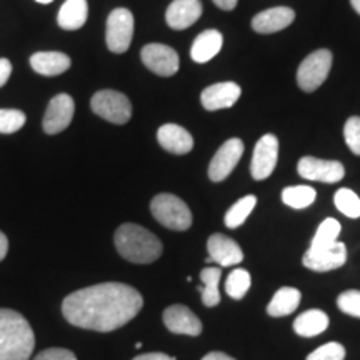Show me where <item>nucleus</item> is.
<instances>
[{"label": "nucleus", "mask_w": 360, "mask_h": 360, "mask_svg": "<svg viewBox=\"0 0 360 360\" xmlns=\"http://www.w3.org/2000/svg\"><path fill=\"white\" fill-rule=\"evenodd\" d=\"M141 292L127 283L105 282L72 292L62 302V314L72 326L96 332L124 327L141 312Z\"/></svg>", "instance_id": "1"}, {"label": "nucleus", "mask_w": 360, "mask_h": 360, "mask_svg": "<svg viewBox=\"0 0 360 360\" xmlns=\"http://www.w3.org/2000/svg\"><path fill=\"white\" fill-rule=\"evenodd\" d=\"M34 347V330L24 315L0 309V360H29Z\"/></svg>", "instance_id": "2"}, {"label": "nucleus", "mask_w": 360, "mask_h": 360, "mask_svg": "<svg viewBox=\"0 0 360 360\" xmlns=\"http://www.w3.org/2000/svg\"><path fill=\"white\" fill-rule=\"evenodd\" d=\"M115 249L125 260L134 264H152L162 255V242L146 227L122 224L114 236Z\"/></svg>", "instance_id": "3"}, {"label": "nucleus", "mask_w": 360, "mask_h": 360, "mask_svg": "<svg viewBox=\"0 0 360 360\" xmlns=\"http://www.w3.org/2000/svg\"><path fill=\"white\" fill-rule=\"evenodd\" d=\"M150 212L155 220L170 231L184 232L192 225V212L186 202L172 193H159L150 202Z\"/></svg>", "instance_id": "4"}, {"label": "nucleus", "mask_w": 360, "mask_h": 360, "mask_svg": "<svg viewBox=\"0 0 360 360\" xmlns=\"http://www.w3.org/2000/svg\"><path fill=\"white\" fill-rule=\"evenodd\" d=\"M90 107L94 114L115 125L127 124L132 117V103L129 97L117 90H98L90 98Z\"/></svg>", "instance_id": "5"}, {"label": "nucleus", "mask_w": 360, "mask_h": 360, "mask_svg": "<svg viewBox=\"0 0 360 360\" xmlns=\"http://www.w3.org/2000/svg\"><path fill=\"white\" fill-rule=\"evenodd\" d=\"M332 67V52L321 49L307 56L297 70V84L304 92H314L326 82Z\"/></svg>", "instance_id": "6"}, {"label": "nucleus", "mask_w": 360, "mask_h": 360, "mask_svg": "<svg viewBox=\"0 0 360 360\" xmlns=\"http://www.w3.org/2000/svg\"><path fill=\"white\" fill-rule=\"evenodd\" d=\"M134 13L129 8H114L107 19L105 42L112 53H125L134 39Z\"/></svg>", "instance_id": "7"}, {"label": "nucleus", "mask_w": 360, "mask_h": 360, "mask_svg": "<svg viewBox=\"0 0 360 360\" xmlns=\"http://www.w3.org/2000/svg\"><path fill=\"white\" fill-rule=\"evenodd\" d=\"M141 58L148 70L160 77H172L179 72V53L164 44H148L142 47Z\"/></svg>", "instance_id": "8"}, {"label": "nucleus", "mask_w": 360, "mask_h": 360, "mask_svg": "<svg viewBox=\"0 0 360 360\" xmlns=\"http://www.w3.org/2000/svg\"><path fill=\"white\" fill-rule=\"evenodd\" d=\"M75 102L69 94H57L56 97L49 102L47 110L44 114L42 127L44 132L49 135H57L69 127L72 119H74Z\"/></svg>", "instance_id": "9"}, {"label": "nucleus", "mask_w": 360, "mask_h": 360, "mask_svg": "<svg viewBox=\"0 0 360 360\" xmlns=\"http://www.w3.org/2000/svg\"><path fill=\"white\" fill-rule=\"evenodd\" d=\"M278 159V139L274 134L260 137L254 148L250 162V172L255 180H265L276 170Z\"/></svg>", "instance_id": "10"}, {"label": "nucleus", "mask_w": 360, "mask_h": 360, "mask_svg": "<svg viewBox=\"0 0 360 360\" xmlns=\"http://www.w3.org/2000/svg\"><path fill=\"white\" fill-rule=\"evenodd\" d=\"M242 154H244V142L240 139H229L227 142H224L210 160L209 179L212 182H222L227 179L242 159Z\"/></svg>", "instance_id": "11"}, {"label": "nucleus", "mask_w": 360, "mask_h": 360, "mask_svg": "<svg viewBox=\"0 0 360 360\" xmlns=\"http://www.w3.org/2000/svg\"><path fill=\"white\" fill-rule=\"evenodd\" d=\"M300 177L307 180H317V182L335 184L340 182L345 175V169L337 160H322L315 157H302L297 165Z\"/></svg>", "instance_id": "12"}, {"label": "nucleus", "mask_w": 360, "mask_h": 360, "mask_svg": "<svg viewBox=\"0 0 360 360\" xmlns=\"http://www.w3.org/2000/svg\"><path fill=\"white\" fill-rule=\"evenodd\" d=\"M347 262V247L342 242L323 250H307L304 254L302 264L314 272H328L335 270Z\"/></svg>", "instance_id": "13"}, {"label": "nucleus", "mask_w": 360, "mask_h": 360, "mask_svg": "<svg viewBox=\"0 0 360 360\" xmlns=\"http://www.w3.org/2000/svg\"><path fill=\"white\" fill-rule=\"evenodd\" d=\"M164 323L172 334L180 335H200L202 322L186 305H170L164 310Z\"/></svg>", "instance_id": "14"}, {"label": "nucleus", "mask_w": 360, "mask_h": 360, "mask_svg": "<svg viewBox=\"0 0 360 360\" xmlns=\"http://www.w3.org/2000/svg\"><path fill=\"white\" fill-rule=\"evenodd\" d=\"M242 96L240 85L236 82H219L204 89L200 94V102L205 110L231 109Z\"/></svg>", "instance_id": "15"}, {"label": "nucleus", "mask_w": 360, "mask_h": 360, "mask_svg": "<svg viewBox=\"0 0 360 360\" xmlns=\"http://www.w3.org/2000/svg\"><path fill=\"white\" fill-rule=\"evenodd\" d=\"M207 250H209V257L212 259V262L220 267H231V265H237L244 260V252L240 245L224 233L210 236L207 240Z\"/></svg>", "instance_id": "16"}, {"label": "nucleus", "mask_w": 360, "mask_h": 360, "mask_svg": "<svg viewBox=\"0 0 360 360\" xmlns=\"http://www.w3.org/2000/svg\"><path fill=\"white\" fill-rule=\"evenodd\" d=\"M202 15L200 0H174L165 12V22L170 29L184 30L195 24Z\"/></svg>", "instance_id": "17"}, {"label": "nucleus", "mask_w": 360, "mask_h": 360, "mask_svg": "<svg viewBox=\"0 0 360 360\" xmlns=\"http://www.w3.org/2000/svg\"><path fill=\"white\" fill-rule=\"evenodd\" d=\"M157 141L164 150L174 155H186L193 148V137L177 124H165L157 130Z\"/></svg>", "instance_id": "18"}, {"label": "nucleus", "mask_w": 360, "mask_h": 360, "mask_svg": "<svg viewBox=\"0 0 360 360\" xmlns=\"http://www.w3.org/2000/svg\"><path fill=\"white\" fill-rule=\"evenodd\" d=\"M295 20V12L289 7H274L259 12L252 19V29L259 34H274L287 29Z\"/></svg>", "instance_id": "19"}, {"label": "nucleus", "mask_w": 360, "mask_h": 360, "mask_svg": "<svg viewBox=\"0 0 360 360\" xmlns=\"http://www.w3.org/2000/svg\"><path fill=\"white\" fill-rule=\"evenodd\" d=\"M30 67L45 77H56L70 69L72 60L64 52H35L30 57Z\"/></svg>", "instance_id": "20"}, {"label": "nucleus", "mask_w": 360, "mask_h": 360, "mask_svg": "<svg viewBox=\"0 0 360 360\" xmlns=\"http://www.w3.org/2000/svg\"><path fill=\"white\" fill-rule=\"evenodd\" d=\"M224 37L219 30L209 29L197 35V39L193 40L192 49H191V57L197 64H205V62L212 60L222 49Z\"/></svg>", "instance_id": "21"}, {"label": "nucleus", "mask_w": 360, "mask_h": 360, "mask_svg": "<svg viewBox=\"0 0 360 360\" xmlns=\"http://www.w3.org/2000/svg\"><path fill=\"white\" fill-rule=\"evenodd\" d=\"M89 17L87 0H65L57 15V24L64 30L82 29Z\"/></svg>", "instance_id": "22"}, {"label": "nucleus", "mask_w": 360, "mask_h": 360, "mask_svg": "<svg viewBox=\"0 0 360 360\" xmlns=\"http://www.w3.org/2000/svg\"><path fill=\"white\" fill-rule=\"evenodd\" d=\"M300 299H302V295L294 287H282V289H278L274 294L272 300L267 305V314L270 317H285V315H290L299 307Z\"/></svg>", "instance_id": "23"}, {"label": "nucleus", "mask_w": 360, "mask_h": 360, "mask_svg": "<svg viewBox=\"0 0 360 360\" xmlns=\"http://www.w3.org/2000/svg\"><path fill=\"white\" fill-rule=\"evenodd\" d=\"M328 317L326 312L319 309L307 310V312L300 314L294 322V330L300 337H315L327 330Z\"/></svg>", "instance_id": "24"}, {"label": "nucleus", "mask_w": 360, "mask_h": 360, "mask_svg": "<svg viewBox=\"0 0 360 360\" xmlns=\"http://www.w3.org/2000/svg\"><path fill=\"white\" fill-rule=\"evenodd\" d=\"M220 277H222V269L220 267H205L200 272V281L204 283V287L199 290L205 307H215V305L220 304Z\"/></svg>", "instance_id": "25"}, {"label": "nucleus", "mask_w": 360, "mask_h": 360, "mask_svg": "<svg viewBox=\"0 0 360 360\" xmlns=\"http://www.w3.org/2000/svg\"><path fill=\"white\" fill-rule=\"evenodd\" d=\"M340 233V222L335 219H326L319 225L317 232L312 238L310 250H323L337 244V237Z\"/></svg>", "instance_id": "26"}, {"label": "nucleus", "mask_w": 360, "mask_h": 360, "mask_svg": "<svg viewBox=\"0 0 360 360\" xmlns=\"http://www.w3.org/2000/svg\"><path fill=\"white\" fill-rule=\"evenodd\" d=\"M255 205H257V197L255 195L242 197L240 200H237L236 204L227 210V214H225L224 217L225 225H227L229 229L240 227V225L247 220V217L252 214V210L255 209Z\"/></svg>", "instance_id": "27"}, {"label": "nucleus", "mask_w": 360, "mask_h": 360, "mask_svg": "<svg viewBox=\"0 0 360 360\" xmlns=\"http://www.w3.org/2000/svg\"><path fill=\"white\" fill-rule=\"evenodd\" d=\"M315 197H317V192H315V188L309 186H294L282 191L283 204L297 210L307 209L309 205H312Z\"/></svg>", "instance_id": "28"}, {"label": "nucleus", "mask_w": 360, "mask_h": 360, "mask_svg": "<svg viewBox=\"0 0 360 360\" xmlns=\"http://www.w3.org/2000/svg\"><path fill=\"white\" fill-rule=\"evenodd\" d=\"M250 283V274L244 269H236L229 274L227 281H225V292H227L229 297H232V299L240 300L244 299L247 292H249Z\"/></svg>", "instance_id": "29"}, {"label": "nucleus", "mask_w": 360, "mask_h": 360, "mask_svg": "<svg viewBox=\"0 0 360 360\" xmlns=\"http://www.w3.org/2000/svg\"><path fill=\"white\" fill-rule=\"evenodd\" d=\"M334 204L342 214L350 219L360 217V199L350 188H339L334 195Z\"/></svg>", "instance_id": "30"}, {"label": "nucleus", "mask_w": 360, "mask_h": 360, "mask_svg": "<svg viewBox=\"0 0 360 360\" xmlns=\"http://www.w3.org/2000/svg\"><path fill=\"white\" fill-rule=\"evenodd\" d=\"M27 115L19 109H0V134H15L24 127Z\"/></svg>", "instance_id": "31"}, {"label": "nucleus", "mask_w": 360, "mask_h": 360, "mask_svg": "<svg viewBox=\"0 0 360 360\" xmlns=\"http://www.w3.org/2000/svg\"><path fill=\"white\" fill-rule=\"evenodd\" d=\"M337 305L344 314L360 319V290H345L337 297Z\"/></svg>", "instance_id": "32"}, {"label": "nucleus", "mask_w": 360, "mask_h": 360, "mask_svg": "<svg viewBox=\"0 0 360 360\" xmlns=\"http://www.w3.org/2000/svg\"><path fill=\"white\" fill-rule=\"evenodd\" d=\"M345 359V349L342 347L337 342H328L323 344L322 347L314 350L312 354L307 355L305 360H344Z\"/></svg>", "instance_id": "33"}, {"label": "nucleus", "mask_w": 360, "mask_h": 360, "mask_svg": "<svg viewBox=\"0 0 360 360\" xmlns=\"http://www.w3.org/2000/svg\"><path fill=\"white\" fill-rule=\"evenodd\" d=\"M344 139L350 150L355 155H360V117H350L345 122Z\"/></svg>", "instance_id": "34"}, {"label": "nucleus", "mask_w": 360, "mask_h": 360, "mask_svg": "<svg viewBox=\"0 0 360 360\" xmlns=\"http://www.w3.org/2000/svg\"><path fill=\"white\" fill-rule=\"evenodd\" d=\"M34 360H77V357H75V354L70 352V350L53 347L42 350Z\"/></svg>", "instance_id": "35"}, {"label": "nucleus", "mask_w": 360, "mask_h": 360, "mask_svg": "<svg viewBox=\"0 0 360 360\" xmlns=\"http://www.w3.org/2000/svg\"><path fill=\"white\" fill-rule=\"evenodd\" d=\"M12 75V62L8 58H0V89L8 82Z\"/></svg>", "instance_id": "36"}, {"label": "nucleus", "mask_w": 360, "mask_h": 360, "mask_svg": "<svg viewBox=\"0 0 360 360\" xmlns=\"http://www.w3.org/2000/svg\"><path fill=\"white\" fill-rule=\"evenodd\" d=\"M132 360H175V357H170V355L162 352H150L137 355V357H134Z\"/></svg>", "instance_id": "37"}, {"label": "nucleus", "mask_w": 360, "mask_h": 360, "mask_svg": "<svg viewBox=\"0 0 360 360\" xmlns=\"http://www.w3.org/2000/svg\"><path fill=\"white\" fill-rule=\"evenodd\" d=\"M212 2L222 11H233L237 6V0H212Z\"/></svg>", "instance_id": "38"}, {"label": "nucleus", "mask_w": 360, "mask_h": 360, "mask_svg": "<svg viewBox=\"0 0 360 360\" xmlns=\"http://www.w3.org/2000/svg\"><path fill=\"white\" fill-rule=\"evenodd\" d=\"M8 252V240H7V236L4 232H0V262H2L4 259H6Z\"/></svg>", "instance_id": "39"}, {"label": "nucleus", "mask_w": 360, "mask_h": 360, "mask_svg": "<svg viewBox=\"0 0 360 360\" xmlns=\"http://www.w3.org/2000/svg\"><path fill=\"white\" fill-rule=\"evenodd\" d=\"M202 360H236V359L231 357V355L224 354V352H210V354H207Z\"/></svg>", "instance_id": "40"}, {"label": "nucleus", "mask_w": 360, "mask_h": 360, "mask_svg": "<svg viewBox=\"0 0 360 360\" xmlns=\"http://www.w3.org/2000/svg\"><path fill=\"white\" fill-rule=\"evenodd\" d=\"M350 4H352V7H354V11L359 13L360 15V0H350Z\"/></svg>", "instance_id": "41"}, {"label": "nucleus", "mask_w": 360, "mask_h": 360, "mask_svg": "<svg viewBox=\"0 0 360 360\" xmlns=\"http://www.w3.org/2000/svg\"><path fill=\"white\" fill-rule=\"evenodd\" d=\"M35 2L44 4V6H45V4H51V2H53V0H35Z\"/></svg>", "instance_id": "42"}]
</instances>
